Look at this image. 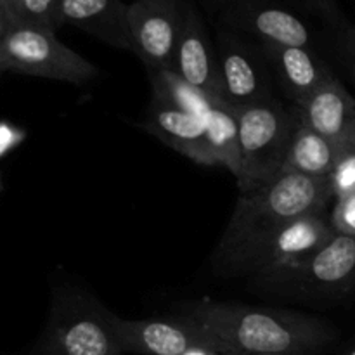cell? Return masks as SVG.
<instances>
[{
    "label": "cell",
    "instance_id": "cell-1",
    "mask_svg": "<svg viewBox=\"0 0 355 355\" xmlns=\"http://www.w3.org/2000/svg\"><path fill=\"white\" fill-rule=\"evenodd\" d=\"M177 319L225 355H315L335 340L328 321L284 309L210 298L182 305Z\"/></svg>",
    "mask_w": 355,
    "mask_h": 355
},
{
    "label": "cell",
    "instance_id": "cell-2",
    "mask_svg": "<svg viewBox=\"0 0 355 355\" xmlns=\"http://www.w3.org/2000/svg\"><path fill=\"white\" fill-rule=\"evenodd\" d=\"M333 196L329 177L281 173L272 182L248 194H239L234 211L215 252L220 269L232 257L283 225L322 211Z\"/></svg>",
    "mask_w": 355,
    "mask_h": 355
},
{
    "label": "cell",
    "instance_id": "cell-3",
    "mask_svg": "<svg viewBox=\"0 0 355 355\" xmlns=\"http://www.w3.org/2000/svg\"><path fill=\"white\" fill-rule=\"evenodd\" d=\"M239 125V194H248L283 173L297 113L277 97L234 110Z\"/></svg>",
    "mask_w": 355,
    "mask_h": 355
},
{
    "label": "cell",
    "instance_id": "cell-4",
    "mask_svg": "<svg viewBox=\"0 0 355 355\" xmlns=\"http://www.w3.org/2000/svg\"><path fill=\"white\" fill-rule=\"evenodd\" d=\"M0 71L82 83L97 76L90 61L62 44L55 31L24 24L0 28Z\"/></svg>",
    "mask_w": 355,
    "mask_h": 355
},
{
    "label": "cell",
    "instance_id": "cell-5",
    "mask_svg": "<svg viewBox=\"0 0 355 355\" xmlns=\"http://www.w3.org/2000/svg\"><path fill=\"white\" fill-rule=\"evenodd\" d=\"M335 232L331 215L326 210L304 215L239 252L220 270L227 274H253L263 283L311 259Z\"/></svg>",
    "mask_w": 355,
    "mask_h": 355
},
{
    "label": "cell",
    "instance_id": "cell-6",
    "mask_svg": "<svg viewBox=\"0 0 355 355\" xmlns=\"http://www.w3.org/2000/svg\"><path fill=\"white\" fill-rule=\"evenodd\" d=\"M107 314L87 295L66 291L52 302L40 355H123Z\"/></svg>",
    "mask_w": 355,
    "mask_h": 355
},
{
    "label": "cell",
    "instance_id": "cell-7",
    "mask_svg": "<svg viewBox=\"0 0 355 355\" xmlns=\"http://www.w3.org/2000/svg\"><path fill=\"white\" fill-rule=\"evenodd\" d=\"M218 28L260 44L315 49L314 31L283 0H201Z\"/></svg>",
    "mask_w": 355,
    "mask_h": 355
},
{
    "label": "cell",
    "instance_id": "cell-8",
    "mask_svg": "<svg viewBox=\"0 0 355 355\" xmlns=\"http://www.w3.org/2000/svg\"><path fill=\"white\" fill-rule=\"evenodd\" d=\"M215 49L222 103L239 110L277 97L272 69L260 42L218 28Z\"/></svg>",
    "mask_w": 355,
    "mask_h": 355
},
{
    "label": "cell",
    "instance_id": "cell-9",
    "mask_svg": "<svg viewBox=\"0 0 355 355\" xmlns=\"http://www.w3.org/2000/svg\"><path fill=\"white\" fill-rule=\"evenodd\" d=\"M267 288L312 298H336L355 288V236L335 232L311 259L263 281Z\"/></svg>",
    "mask_w": 355,
    "mask_h": 355
},
{
    "label": "cell",
    "instance_id": "cell-10",
    "mask_svg": "<svg viewBox=\"0 0 355 355\" xmlns=\"http://www.w3.org/2000/svg\"><path fill=\"white\" fill-rule=\"evenodd\" d=\"M186 0H134L128 3L134 54L153 69H172Z\"/></svg>",
    "mask_w": 355,
    "mask_h": 355
},
{
    "label": "cell",
    "instance_id": "cell-11",
    "mask_svg": "<svg viewBox=\"0 0 355 355\" xmlns=\"http://www.w3.org/2000/svg\"><path fill=\"white\" fill-rule=\"evenodd\" d=\"M107 319L123 354L184 355L193 347L201 345L217 350L210 338L177 318L123 319L110 312Z\"/></svg>",
    "mask_w": 355,
    "mask_h": 355
},
{
    "label": "cell",
    "instance_id": "cell-12",
    "mask_svg": "<svg viewBox=\"0 0 355 355\" xmlns=\"http://www.w3.org/2000/svg\"><path fill=\"white\" fill-rule=\"evenodd\" d=\"M172 69L187 83L222 103L215 38H211L203 16L191 2H186Z\"/></svg>",
    "mask_w": 355,
    "mask_h": 355
},
{
    "label": "cell",
    "instance_id": "cell-13",
    "mask_svg": "<svg viewBox=\"0 0 355 355\" xmlns=\"http://www.w3.org/2000/svg\"><path fill=\"white\" fill-rule=\"evenodd\" d=\"M267 55L276 85L291 106L304 104L312 94L335 76L328 62L315 49L293 45L260 44Z\"/></svg>",
    "mask_w": 355,
    "mask_h": 355
},
{
    "label": "cell",
    "instance_id": "cell-14",
    "mask_svg": "<svg viewBox=\"0 0 355 355\" xmlns=\"http://www.w3.org/2000/svg\"><path fill=\"white\" fill-rule=\"evenodd\" d=\"M293 110L302 123L335 142L343 153L355 149V99L336 76Z\"/></svg>",
    "mask_w": 355,
    "mask_h": 355
},
{
    "label": "cell",
    "instance_id": "cell-15",
    "mask_svg": "<svg viewBox=\"0 0 355 355\" xmlns=\"http://www.w3.org/2000/svg\"><path fill=\"white\" fill-rule=\"evenodd\" d=\"M64 24H71L111 47L134 52L128 3L121 0H61L59 28Z\"/></svg>",
    "mask_w": 355,
    "mask_h": 355
},
{
    "label": "cell",
    "instance_id": "cell-16",
    "mask_svg": "<svg viewBox=\"0 0 355 355\" xmlns=\"http://www.w3.org/2000/svg\"><path fill=\"white\" fill-rule=\"evenodd\" d=\"M139 125L180 155L200 165L211 166L205 141V118L151 101L144 120Z\"/></svg>",
    "mask_w": 355,
    "mask_h": 355
},
{
    "label": "cell",
    "instance_id": "cell-17",
    "mask_svg": "<svg viewBox=\"0 0 355 355\" xmlns=\"http://www.w3.org/2000/svg\"><path fill=\"white\" fill-rule=\"evenodd\" d=\"M342 155V148L302 123L297 116V127L291 137L283 173L329 177Z\"/></svg>",
    "mask_w": 355,
    "mask_h": 355
},
{
    "label": "cell",
    "instance_id": "cell-18",
    "mask_svg": "<svg viewBox=\"0 0 355 355\" xmlns=\"http://www.w3.org/2000/svg\"><path fill=\"white\" fill-rule=\"evenodd\" d=\"M205 141L211 166H225L236 177L239 168L238 114L227 104L217 103L205 118Z\"/></svg>",
    "mask_w": 355,
    "mask_h": 355
},
{
    "label": "cell",
    "instance_id": "cell-19",
    "mask_svg": "<svg viewBox=\"0 0 355 355\" xmlns=\"http://www.w3.org/2000/svg\"><path fill=\"white\" fill-rule=\"evenodd\" d=\"M151 80L153 101L194 116L207 118L211 107L218 103L187 83L173 69H153L148 71Z\"/></svg>",
    "mask_w": 355,
    "mask_h": 355
},
{
    "label": "cell",
    "instance_id": "cell-20",
    "mask_svg": "<svg viewBox=\"0 0 355 355\" xmlns=\"http://www.w3.org/2000/svg\"><path fill=\"white\" fill-rule=\"evenodd\" d=\"M61 0H10L0 28L6 24H24L55 31L59 28Z\"/></svg>",
    "mask_w": 355,
    "mask_h": 355
},
{
    "label": "cell",
    "instance_id": "cell-21",
    "mask_svg": "<svg viewBox=\"0 0 355 355\" xmlns=\"http://www.w3.org/2000/svg\"><path fill=\"white\" fill-rule=\"evenodd\" d=\"M329 184L335 200L355 193V149L345 151L340 156L335 170L329 175Z\"/></svg>",
    "mask_w": 355,
    "mask_h": 355
},
{
    "label": "cell",
    "instance_id": "cell-22",
    "mask_svg": "<svg viewBox=\"0 0 355 355\" xmlns=\"http://www.w3.org/2000/svg\"><path fill=\"white\" fill-rule=\"evenodd\" d=\"M300 3H304V7H307L312 14L321 17L329 28L338 31L342 37H347L352 31L336 0H300Z\"/></svg>",
    "mask_w": 355,
    "mask_h": 355
},
{
    "label": "cell",
    "instance_id": "cell-23",
    "mask_svg": "<svg viewBox=\"0 0 355 355\" xmlns=\"http://www.w3.org/2000/svg\"><path fill=\"white\" fill-rule=\"evenodd\" d=\"M331 224L336 232L355 236V193L336 198L335 208L331 211Z\"/></svg>",
    "mask_w": 355,
    "mask_h": 355
},
{
    "label": "cell",
    "instance_id": "cell-24",
    "mask_svg": "<svg viewBox=\"0 0 355 355\" xmlns=\"http://www.w3.org/2000/svg\"><path fill=\"white\" fill-rule=\"evenodd\" d=\"M343 42H345L347 52H349L350 55V66H352V73L355 78V30L350 31L347 37H343Z\"/></svg>",
    "mask_w": 355,
    "mask_h": 355
},
{
    "label": "cell",
    "instance_id": "cell-25",
    "mask_svg": "<svg viewBox=\"0 0 355 355\" xmlns=\"http://www.w3.org/2000/svg\"><path fill=\"white\" fill-rule=\"evenodd\" d=\"M184 355H225V354H222V352H218V350H215V349H211V347H193V349H189L187 350L186 354Z\"/></svg>",
    "mask_w": 355,
    "mask_h": 355
},
{
    "label": "cell",
    "instance_id": "cell-26",
    "mask_svg": "<svg viewBox=\"0 0 355 355\" xmlns=\"http://www.w3.org/2000/svg\"><path fill=\"white\" fill-rule=\"evenodd\" d=\"M9 2H10V0H0V21H2L3 12H6V9H7V6H9Z\"/></svg>",
    "mask_w": 355,
    "mask_h": 355
},
{
    "label": "cell",
    "instance_id": "cell-27",
    "mask_svg": "<svg viewBox=\"0 0 355 355\" xmlns=\"http://www.w3.org/2000/svg\"><path fill=\"white\" fill-rule=\"evenodd\" d=\"M340 355H355V345H352V347H349V349L345 350V352H342Z\"/></svg>",
    "mask_w": 355,
    "mask_h": 355
},
{
    "label": "cell",
    "instance_id": "cell-28",
    "mask_svg": "<svg viewBox=\"0 0 355 355\" xmlns=\"http://www.w3.org/2000/svg\"><path fill=\"white\" fill-rule=\"evenodd\" d=\"M3 191V175H2V172H0V193H2Z\"/></svg>",
    "mask_w": 355,
    "mask_h": 355
},
{
    "label": "cell",
    "instance_id": "cell-29",
    "mask_svg": "<svg viewBox=\"0 0 355 355\" xmlns=\"http://www.w3.org/2000/svg\"><path fill=\"white\" fill-rule=\"evenodd\" d=\"M283 2L288 3V2H295V0H283ZM298 2H300V0H298Z\"/></svg>",
    "mask_w": 355,
    "mask_h": 355
}]
</instances>
